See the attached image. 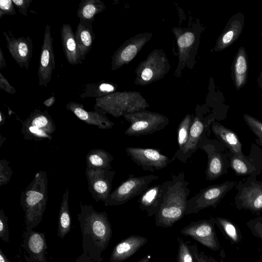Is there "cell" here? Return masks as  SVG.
Segmentation results:
<instances>
[{"label":"cell","mask_w":262,"mask_h":262,"mask_svg":"<svg viewBox=\"0 0 262 262\" xmlns=\"http://www.w3.org/2000/svg\"><path fill=\"white\" fill-rule=\"evenodd\" d=\"M81 211L77 219L82 236L83 253L76 262H102L103 252L112 236L111 224L105 211L98 212L90 205L80 202Z\"/></svg>","instance_id":"obj_1"},{"label":"cell","mask_w":262,"mask_h":262,"mask_svg":"<svg viewBox=\"0 0 262 262\" xmlns=\"http://www.w3.org/2000/svg\"><path fill=\"white\" fill-rule=\"evenodd\" d=\"M171 180L162 183V195L160 209L155 216L158 227L169 228L185 215L190 190L183 171L172 173Z\"/></svg>","instance_id":"obj_2"},{"label":"cell","mask_w":262,"mask_h":262,"mask_svg":"<svg viewBox=\"0 0 262 262\" xmlns=\"http://www.w3.org/2000/svg\"><path fill=\"white\" fill-rule=\"evenodd\" d=\"M47 200V172L40 170L20 195V203L24 211L26 227L34 229L41 222Z\"/></svg>","instance_id":"obj_3"},{"label":"cell","mask_w":262,"mask_h":262,"mask_svg":"<svg viewBox=\"0 0 262 262\" xmlns=\"http://www.w3.org/2000/svg\"><path fill=\"white\" fill-rule=\"evenodd\" d=\"M159 178V176L153 174L140 177L129 174L128 178L111 193L104 202L105 206H118L125 204L132 199L141 195L152 181Z\"/></svg>","instance_id":"obj_4"},{"label":"cell","mask_w":262,"mask_h":262,"mask_svg":"<svg viewBox=\"0 0 262 262\" xmlns=\"http://www.w3.org/2000/svg\"><path fill=\"white\" fill-rule=\"evenodd\" d=\"M55 130V124L48 112L35 108L23 122L21 132L26 140L41 141L48 139L50 141Z\"/></svg>","instance_id":"obj_5"},{"label":"cell","mask_w":262,"mask_h":262,"mask_svg":"<svg viewBox=\"0 0 262 262\" xmlns=\"http://www.w3.org/2000/svg\"><path fill=\"white\" fill-rule=\"evenodd\" d=\"M130 126L124 134L129 136H140L154 134L163 129L168 124L167 118L153 113H137L125 115Z\"/></svg>","instance_id":"obj_6"},{"label":"cell","mask_w":262,"mask_h":262,"mask_svg":"<svg viewBox=\"0 0 262 262\" xmlns=\"http://www.w3.org/2000/svg\"><path fill=\"white\" fill-rule=\"evenodd\" d=\"M231 187V183L213 185L203 188L187 201L185 215L197 213L206 208H215Z\"/></svg>","instance_id":"obj_7"},{"label":"cell","mask_w":262,"mask_h":262,"mask_svg":"<svg viewBox=\"0 0 262 262\" xmlns=\"http://www.w3.org/2000/svg\"><path fill=\"white\" fill-rule=\"evenodd\" d=\"M214 225L211 217L209 220L193 221L182 228L181 233L190 236L209 249L217 251L221 249V245Z\"/></svg>","instance_id":"obj_8"},{"label":"cell","mask_w":262,"mask_h":262,"mask_svg":"<svg viewBox=\"0 0 262 262\" xmlns=\"http://www.w3.org/2000/svg\"><path fill=\"white\" fill-rule=\"evenodd\" d=\"M125 149L131 160L145 171L159 170L170 163L168 157L158 149L128 147Z\"/></svg>","instance_id":"obj_9"},{"label":"cell","mask_w":262,"mask_h":262,"mask_svg":"<svg viewBox=\"0 0 262 262\" xmlns=\"http://www.w3.org/2000/svg\"><path fill=\"white\" fill-rule=\"evenodd\" d=\"M88 189L97 202H105L112 192V182L116 173L114 170L86 168Z\"/></svg>","instance_id":"obj_10"},{"label":"cell","mask_w":262,"mask_h":262,"mask_svg":"<svg viewBox=\"0 0 262 262\" xmlns=\"http://www.w3.org/2000/svg\"><path fill=\"white\" fill-rule=\"evenodd\" d=\"M51 36V26L47 24L41 48L39 68L37 75L39 85L47 87L50 82L55 69L54 53Z\"/></svg>","instance_id":"obj_11"},{"label":"cell","mask_w":262,"mask_h":262,"mask_svg":"<svg viewBox=\"0 0 262 262\" xmlns=\"http://www.w3.org/2000/svg\"><path fill=\"white\" fill-rule=\"evenodd\" d=\"M3 34L12 57L21 68L28 70L33 49L31 38L29 36L15 37L10 31H3Z\"/></svg>","instance_id":"obj_12"},{"label":"cell","mask_w":262,"mask_h":262,"mask_svg":"<svg viewBox=\"0 0 262 262\" xmlns=\"http://www.w3.org/2000/svg\"><path fill=\"white\" fill-rule=\"evenodd\" d=\"M23 237L21 246L29 255L24 254L26 262H49L45 256L48 247L45 232L35 231L26 227Z\"/></svg>","instance_id":"obj_13"},{"label":"cell","mask_w":262,"mask_h":262,"mask_svg":"<svg viewBox=\"0 0 262 262\" xmlns=\"http://www.w3.org/2000/svg\"><path fill=\"white\" fill-rule=\"evenodd\" d=\"M206 152L208 157L205 172L206 179L213 180L220 177L224 171V162L220 153L216 150L214 142L204 135L198 144V148Z\"/></svg>","instance_id":"obj_14"},{"label":"cell","mask_w":262,"mask_h":262,"mask_svg":"<svg viewBox=\"0 0 262 262\" xmlns=\"http://www.w3.org/2000/svg\"><path fill=\"white\" fill-rule=\"evenodd\" d=\"M208 123L199 117H196L192 121L186 145L182 152L177 156L174 160L178 159L180 162L186 163L188 159L198 148V144L208 130Z\"/></svg>","instance_id":"obj_15"},{"label":"cell","mask_w":262,"mask_h":262,"mask_svg":"<svg viewBox=\"0 0 262 262\" xmlns=\"http://www.w3.org/2000/svg\"><path fill=\"white\" fill-rule=\"evenodd\" d=\"M66 107L80 120L88 124L96 126L99 129H111L114 125V123L110 121L105 115L95 111H88L84 108L81 103L70 101L66 104Z\"/></svg>","instance_id":"obj_16"},{"label":"cell","mask_w":262,"mask_h":262,"mask_svg":"<svg viewBox=\"0 0 262 262\" xmlns=\"http://www.w3.org/2000/svg\"><path fill=\"white\" fill-rule=\"evenodd\" d=\"M147 242L143 236L130 235L122 240L113 248L110 262H122L129 258Z\"/></svg>","instance_id":"obj_17"},{"label":"cell","mask_w":262,"mask_h":262,"mask_svg":"<svg viewBox=\"0 0 262 262\" xmlns=\"http://www.w3.org/2000/svg\"><path fill=\"white\" fill-rule=\"evenodd\" d=\"M92 23L80 20L75 32L80 63L85 59L90 51L95 39Z\"/></svg>","instance_id":"obj_18"},{"label":"cell","mask_w":262,"mask_h":262,"mask_svg":"<svg viewBox=\"0 0 262 262\" xmlns=\"http://www.w3.org/2000/svg\"><path fill=\"white\" fill-rule=\"evenodd\" d=\"M162 195V183L148 187L138 200L139 208L147 216H155L159 210Z\"/></svg>","instance_id":"obj_19"},{"label":"cell","mask_w":262,"mask_h":262,"mask_svg":"<svg viewBox=\"0 0 262 262\" xmlns=\"http://www.w3.org/2000/svg\"><path fill=\"white\" fill-rule=\"evenodd\" d=\"M60 35L63 52L68 62L71 65L80 63L75 33L70 24L62 25Z\"/></svg>","instance_id":"obj_20"},{"label":"cell","mask_w":262,"mask_h":262,"mask_svg":"<svg viewBox=\"0 0 262 262\" xmlns=\"http://www.w3.org/2000/svg\"><path fill=\"white\" fill-rule=\"evenodd\" d=\"M237 207L249 209L253 212L262 211V187L252 186L245 188L241 196Z\"/></svg>","instance_id":"obj_21"},{"label":"cell","mask_w":262,"mask_h":262,"mask_svg":"<svg viewBox=\"0 0 262 262\" xmlns=\"http://www.w3.org/2000/svg\"><path fill=\"white\" fill-rule=\"evenodd\" d=\"M247 61L246 50L241 47L237 52L232 64L233 80L237 90L243 87L247 82Z\"/></svg>","instance_id":"obj_22"},{"label":"cell","mask_w":262,"mask_h":262,"mask_svg":"<svg viewBox=\"0 0 262 262\" xmlns=\"http://www.w3.org/2000/svg\"><path fill=\"white\" fill-rule=\"evenodd\" d=\"M211 129L214 135L228 146L235 155L243 158L242 144L237 135L231 130L214 122Z\"/></svg>","instance_id":"obj_23"},{"label":"cell","mask_w":262,"mask_h":262,"mask_svg":"<svg viewBox=\"0 0 262 262\" xmlns=\"http://www.w3.org/2000/svg\"><path fill=\"white\" fill-rule=\"evenodd\" d=\"M113 156L103 149L95 148L89 151L86 156L87 168L111 170Z\"/></svg>","instance_id":"obj_24"},{"label":"cell","mask_w":262,"mask_h":262,"mask_svg":"<svg viewBox=\"0 0 262 262\" xmlns=\"http://www.w3.org/2000/svg\"><path fill=\"white\" fill-rule=\"evenodd\" d=\"M69 198V189L67 188L62 198L58 214L57 235L61 238H64L71 229Z\"/></svg>","instance_id":"obj_25"},{"label":"cell","mask_w":262,"mask_h":262,"mask_svg":"<svg viewBox=\"0 0 262 262\" xmlns=\"http://www.w3.org/2000/svg\"><path fill=\"white\" fill-rule=\"evenodd\" d=\"M225 237L231 244L239 243L243 238L241 230L237 225L230 220L223 217H211Z\"/></svg>","instance_id":"obj_26"},{"label":"cell","mask_w":262,"mask_h":262,"mask_svg":"<svg viewBox=\"0 0 262 262\" xmlns=\"http://www.w3.org/2000/svg\"><path fill=\"white\" fill-rule=\"evenodd\" d=\"M105 5L100 0H81L77 16L80 20L92 23L96 15L105 9Z\"/></svg>","instance_id":"obj_27"},{"label":"cell","mask_w":262,"mask_h":262,"mask_svg":"<svg viewBox=\"0 0 262 262\" xmlns=\"http://www.w3.org/2000/svg\"><path fill=\"white\" fill-rule=\"evenodd\" d=\"M243 24L241 20L232 17L227 24V28L222 35L220 45L223 50L233 43L239 37L243 30Z\"/></svg>","instance_id":"obj_28"},{"label":"cell","mask_w":262,"mask_h":262,"mask_svg":"<svg viewBox=\"0 0 262 262\" xmlns=\"http://www.w3.org/2000/svg\"><path fill=\"white\" fill-rule=\"evenodd\" d=\"M192 117L187 115L182 120L177 129V142L178 148L174 156L170 160V163L174 161V158L180 155L184 149L188 141L189 130L192 122Z\"/></svg>","instance_id":"obj_29"},{"label":"cell","mask_w":262,"mask_h":262,"mask_svg":"<svg viewBox=\"0 0 262 262\" xmlns=\"http://www.w3.org/2000/svg\"><path fill=\"white\" fill-rule=\"evenodd\" d=\"M114 89L113 85L106 82L88 83L85 85L84 92L80 94V97L82 99L88 97L96 99L113 92Z\"/></svg>","instance_id":"obj_30"},{"label":"cell","mask_w":262,"mask_h":262,"mask_svg":"<svg viewBox=\"0 0 262 262\" xmlns=\"http://www.w3.org/2000/svg\"><path fill=\"white\" fill-rule=\"evenodd\" d=\"M178 249L176 262H195L192 246L181 237H178Z\"/></svg>","instance_id":"obj_31"},{"label":"cell","mask_w":262,"mask_h":262,"mask_svg":"<svg viewBox=\"0 0 262 262\" xmlns=\"http://www.w3.org/2000/svg\"><path fill=\"white\" fill-rule=\"evenodd\" d=\"M6 159L0 160V186L7 184L10 180L13 171Z\"/></svg>","instance_id":"obj_32"},{"label":"cell","mask_w":262,"mask_h":262,"mask_svg":"<svg viewBox=\"0 0 262 262\" xmlns=\"http://www.w3.org/2000/svg\"><path fill=\"white\" fill-rule=\"evenodd\" d=\"M246 224L252 234L262 243V217L258 216L250 220Z\"/></svg>","instance_id":"obj_33"},{"label":"cell","mask_w":262,"mask_h":262,"mask_svg":"<svg viewBox=\"0 0 262 262\" xmlns=\"http://www.w3.org/2000/svg\"><path fill=\"white\" fill-rule=\"evenodd\" d=\"M244 118L248 125L262 142V122L248 114H245Z\"/></svg>","instance_id":"obj_34"},{"label":"cell","mask_w":262,"mask_h":262,"mask_svg":"<svg viewBox=\"0 0 262 262\" xmlns=\"http://www.w3.org/2000/svg\"><path fill=\"white\" fill-rule=\"evenodd\" d=\"M242 158L236 155L233 156L231 160V165L236 173L246 174L249 170L248 165Z\"/></svg>","instance_id":"obj_35"},{"label":"cell","mask_w":262,"mask_h":262,"mask_svg":"<svg viewBox=\"0 0 262 262\" xmlns=\"http://www.w3.org/2000/svg\"><path fill=\"white\" fill-rule=\"evenodd\" d=\"M8 219L4 210H0V237L5 243L9 241V231L8 224Z\"/></svg>","instance_id":"obj_36"},{"label":"cell","mask_w":262,"mask_h":262,"mask_svg":"<svg viewBox=\"0 0 262 262\" xmlns=\"http://www.w3.org/2000/svg\"><path fill=\"white\" fill-rule=\"evenodd\" d=\"M16 14L12 0L0 1V18L4 15H13Z\"/></svg>","instance_id":"obj_37"},{"label":"cell","mask_w":262,"mask_h":262,"mask_svg":"<svg viewBox=\"0 0 262 262\" xmlns=\"http://www.w3.org/2000/svg\"><path fill=\"white\" fill-rule=\"evenodd\" d=\"M195 262H212V257L205 254L204 251L199 252L196 244L191 245Z\"/></svg>","instance_id":"obj_38"},{"label":"cell","mask_w":262,"mask_h":262,"mask_svg":"<svg viewBox=\"0 0 262 262\" xmlns=\"http://www.w3.org/2000/svg\"><path fill=\"white\" fill-rule=\"evenodd\" d=\"M33 0H12L14 6L17 9L19 13L24 16H27L28 9L30 4Z\"/></svg>","instance_id":"obj_39"},{"label":"cell","mask_w":262,"mask_h":262,"mask_svg":"<svg viewBox=\"0 0 262 262\" xmlns=\"http://www.w3.org/2000/svg\"><path fill=\"white\" fill-rule=\"evenodd\" d=\"M137 48L131 45L126 47L121 53V59L125 61L131 60L137 53Z\"/></svg>","instance_id":"obj_40"},{"label":"cell","mask_w":262,"mask_h":262,"mask_svg":"<svg viewBox=\"0 0 262 262\" xmlns=\"http://www.w3.org/2000/svg\"><path fill=\"white\" fill-rule=\"evenodd\" d=\"M194 40V35L187 32L181 35L178 40V43L181 48H185L190 46Z\"/></svg>","instance_id":"obj_41"},{"label":"cell","mask_w":262,"mask_h":262,"mask_svg":"<svg viewBox=\"0 0 262 262\" xmlns=\"http://www.w3.org/2000/svg\"><path fill=\"white\" fill-rule=\"evenodd\" d=\"M0 89L10 94H15L16 93L15 89L10 84L2 73H0Z\"/></svg>","instance_id":"obj_42"},{"label":"cell","mask_w":262,"mask_h":262,"mask_svg":"<svg viewBox=\"0 0 262 262\" xmlns=\"http://www.w3.org/2000/svg\"><path fill=\"white\" fill-rule=\"evenodd\" d=\"M152 76V72L150 69L148 68L144 69L141 74L142 78L145 81L150 80Z\"/></svg>","instance_id":"obj_43"},{"label":"cell","mask_w":262,"mask_h":262,"mask_svg":"<svg viewBox=\"0 0 262 262\" xmlns=\"http://www.w3.org/2000/svg\"><path fill=\"white\" fill-rule=\"evenodd\" d=\"M6 67V62L5 59L4 55L1 48H0V69L1 70Z\"/></svg>","instance_id":"obj_44"},{"label":"cell","mask_w":262,"mask_h":262,"mask_svg":"<svg viewBox=\"0 0 262 262\" xmlns=\"http://www.w3.org/2000/svg\"><path fill=\"white\" fill-rule=\"evenodd\" d=\"M55 102V97L54 96H51L48 99L43 101V104L46 106L49 107L52 106Z\"/></svg>","instance_id":"obj_45"},{"label":"cell","mask_w":262,"mask_h":262,"mask_svg":"<svg viewBox=\"0 0 262 262\" xmlns=\"http://www.w3.org/2000/svg\"><path fill=\"white\" fill-rule=\"evenodd\" d=\"M0 262H11L4 254L1 248L0 249Z\"/></svg>","instance_id":"obj_46"},{"label":"cell","mask_w":262,"mask_h":262,"mask_svg":"<svg viewBox=\"0 0 262 262\" xmlns=\"http://www.w3.org/2000/svg\"><path fill=\"white\" fill-rule=\"evenodd\" d=\"M6 116L2 111H0V126H2L5 123Z\"/></svg>","instance_id":"obj_47"},{"label":"cell","mask_w":262,"mask_h":262,"mask_svg":"<svg viewBox=\"0 0 262 262\" xmlns=\"http://www.w3.org/2000/svg\"><path fill=\"white\" fill-rule=\"evenodd\" d=\"M151 259V256L150 255H147L144 256L142 258L140 259L137 262H150Z\"/></svg>","instance_id":"obj_48"},{"label":"cell","mask_w":262,"mask_h":262,"mask_svg":"<svg viewBox=\"0 0 262 262\" xmlns=\"http://www.w3.org/2000/svg\"><path fill=\"white\" fill-rule=\"evenodd\" d=\"M6 140V137H3L2 135L0 134V147H2L3 144Z\"/></svg>","instance_id":"obj_49"},{"label":"cell","mask_w":262,"mask_h":262,"mask_svg":"<svg viewBox=\"0 0 262 262\" xmlns=\"http://www.w3.org/2000/svg\"><path fill=\"white\" fill-rule=\"evenodd\" d=\"M212 262H226L224 261L223 259H221L220 261H217L213 257L212 258Z\"/></svg>","instance_id":"obj_50"},{"label":"cell","mask_w":262,"mask_h":262,"mask_svg":"<svg viewBox=\"0 0 262 262\" xmlns=\"http://www.w3.org/2000/svg\"><path fill=\"white\" fill-rule=\"evenodd\" d=\"M261 35H262V31H261Z\"/></svg>","instance_id":"obj_51"}]
</instances>
